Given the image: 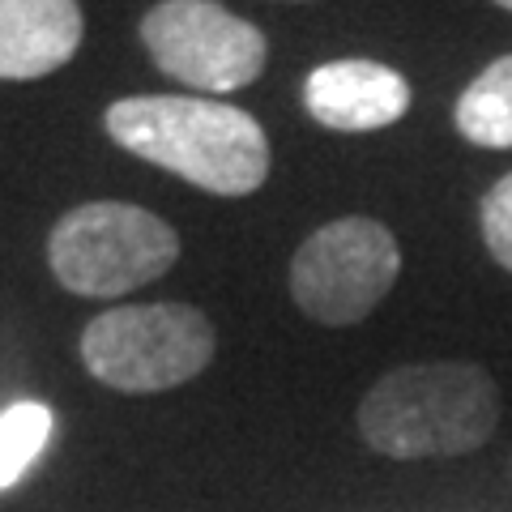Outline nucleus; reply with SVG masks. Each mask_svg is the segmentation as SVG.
Here are the masks:
<instances>
[{"mask_svg": "<svg viewBox=\"0 0 512 512\" xmlns=\"http://www.w3.org/2000/svg\"><path fill=\"white\" fill-rule=\"evenodd\" d=\"M453 124L478 150H512V56L491 60L461 90Z\"/></svg>", "mask_w": 512, "mask_h": 512, "instance_id": "9", "label": "nucleus"}, {"mask_svg": "<svg viewBox=\"0 0 512 512\" xmlns=\"http://www.w3.org/2000/svg\"><path fill=\"white\" fill-rule=\"evenodd\" d=\"M82 35L77 0H0V82H35L64 69Z\"/></svg>", "mask_w": 512, "mask_h": 512, "instance_id": "8", "label": "nucleus"}, {"mask_svg": "<svg viewBox=\"0 0 512 512\" xmlns=\"http://www.w3.org/2000/svg\"><path fill=\"white\" fill-rule=\"evenodd\" d=\"M500 427V389L470 359H431L384 372L359 402L363 444L393 461L466 457Z\"/></svg>", "mask_w": 512, "mask_h": 512, "instance_id": "2", "label": "nucleus"}, {"mask_svg": "<svg viewBox=\"0 0 512 512\" xmlns=\"http://www.w3.org/2000/svg\"><path fill=\"white\" fill-rule=\"evenodd\" d=\"M478 222H483V244L495 256V265L512 274V171L487 188L483 205H478Z\"/></svg>", "mask_w": 512, "mask_h": 512, "instance_id": "11", "label": "nucleus"}, {"mask_svg": "<svg viewBox=\"0 0 512 512\" xmlns=\"http://www.w3.org/2000/svg\"><path fill=\"white\" fill-rule=\"evenodd\" d=\"M103 128L124 154L214 197H248L269 180V137L244 107L192 94H133L107 107Z\"/></svg>", "mask_w": 512, "mask_h": 512, "instance_id": "1", "label": "nucleus"}, {"mask_svg": "<svg viewBox=\"0 0 512 512\" xmlns=\"http://www.w3.org/2000/svg\"><path fill=\"white\" fill-rule=\"evenodd\" d=\"M402 274V248L376 218L350 214L325 222L299 244L291 261V295L316 325L346 329L376 312Z\"/></svg>", "mask_w": 512, "mask_h": 512, "instance_id": "5", "label": "nucleus"}, {"mask_svg": "<svg viewBox=\"0 0 512 512\" xmlns=\"http://www.w3.org/2000/svg\"><path fill=\"white\" fill-rule=\"evenodd\" d=\"M491 5H500V9H508V13H512V0H491Z\"/></svg>", "mask_w": 512, "mask_h": 512, "instance_id": "12", "label": "nucleus"}, {"mask_svg": "<svg viewBox=\"0 0 512 512\" xmlns=\"http://www.w3.org/2000/svg\"><path fill=\"white\" fill-rule=\"evenodd\" d=\"M141 43L167 77L205 94L252 86L269 60L261 26L218 0H158L141 18Z\"/></svg>", "mask_w": 512, "mask_h": 512, "instance_id": "6", "label": "nucleus"}, {"mask_svg": "<svg viewBox=\"0 0 512 512\" xmlns=\"http://www.w3.org/2000/svg\"><path fill=\"white\" fill-rule=\"evenodd\" d=\"M180 256L171 222L128 201H86L47 235V265L69 295L116 299L158 282Z\"/></svg>", "mask_w": 512, "mask_h": 512, "instance_id": "3", "label": "nucleus"}, {"mask_svg": "<svg viewBox=\"0 0 512 512\" xmlns=\"http://www.w3.org/2000/svg\"><path fill=\"white\" fill-rule=\"evenodd\" d=\"M214 325L192 303H120L82 329L86 372L116 393H167L214 359Z\"/></svg>", "mask_w": 512, "mask_h": 512, "instance_id": "4", "label": "nucleus"}, {"mask_svg": "<svg viewBox=\"0 0 512 512\" xmlns=\"http://www.w3.org/2000/svg\"><path fill=\"white\" fill-rule=\"evenodd\" d=\"M56 414L43 402H13L0 410V491L18 487L52 444Z\"/></svg>", "mask_w": 512, "mask_h": 512, "instance_id": "10", "label": "nucleus"}, {"mask_svg": "<svg viewBox=\"0 0 512 512\" xmlns=\"http://www.w3.org/2000/svg\"><path fill=\"white\" fill-rule=\"evenodd\" d=\"M303 107L320 128L333 133H372L410 111V82L380 60L346 56L329 60L303 82Z\"/></svg>", "mask_w": 512, "mask_h": 512, "instance_id": "7", "label": "nucleus"}]
</instances>
